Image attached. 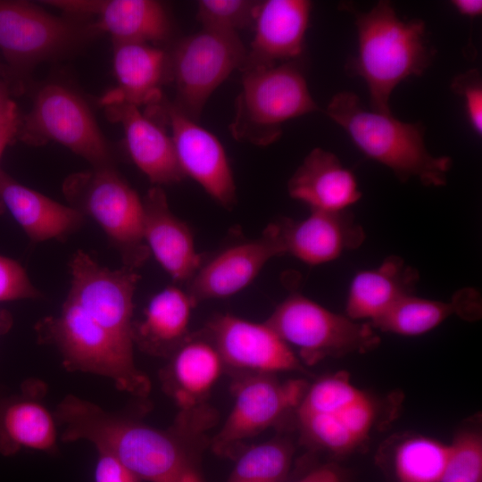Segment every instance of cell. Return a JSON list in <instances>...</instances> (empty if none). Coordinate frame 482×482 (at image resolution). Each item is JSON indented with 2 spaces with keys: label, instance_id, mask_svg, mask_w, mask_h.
Listing matches in <instances>:
<instances>
[{
  "label": "cell",
  "instance_id": "cell-1",
  "mask_svg": "<svg viewBox=\"0 0 482 482\" xmlns=\"http://www.w3.org/2000/svg\"><path fill=\"white\" fill-rule=\"evenodd\" d=\"M54 414L62 442L89 441L141 480L176 482L192 468L187 442L193 431L178 421L169 429H159L74 395H67Z\"/></svg>",
  "mask_w": 482,
  "mask_h": 482
},
{
  "label": "cell",
  "instance_id": "cell-2",
  "mask_svg": "<svg viewBox=\"0 0 482 482\" xmlns=\"http://www.w3.org/2000/svg\"><path fill=\"white\" fill-rule=\"evenodd\" d=\"M357 54L348 69L364 79L373 111L390 113L389 98L405 79L420 76L433 54L420 19L402 21L388 1L355 13Z\"/></svg>",
  "mask_w": 482,
  "mask_h": 482
},
{
  "label": "cell",
  "instance_id": "cell-3",
  "mask_svg": "<svg viewBox=\"0 0 482 482\" xmlns=\"http://www.w3.org/2000/svg\"><path fill=\"white\" fill-rule=\"evenodd\" d=\"M326 112L359 150L389 168L402 182L416 178L427 187L445 185L452 160L427 150L420 123L401 121L392 112L367 110L359 96L349 91L336 94Z\"/></svg>",
  "mask_w": 482,
  "mask_h": 482
},
{
  "label": "cell",
  "instance_id": "cell-4",
  "mask_svg": "<svg viewBox=\"0 0 482 482\" xmlns=\"http://www.w3.org/2000/svg\"><path fill=\"white\" fill-rule=\"evenodd\" d=\"M35 329L41 343L54 345L69 371L110 378L117 389L145 398L151 382L134 361V345L113 335L79 304L66 298L60 312L40 320Z\"/></svg>",
  "mask_w": 482,
  "mask_h": 482
},
{
  "label": "cell",
  "instance_id": "cell-5",
  "mask_svg": "<svg viewBox=\"0 0 482 482\" xmlns=\"http://www.w3.org/2000/svg\"><path fill=\"white\" fill-rule=\"evenodd\" d=\"M294 414L306 444L345 454L368 440L378 420L379 405L340 371L308 385Z\"/></svg>",
  "mask_w": 482,
  "mask_h": 482
},
{
  "label": "cell",
  "instance_id": "cell-6",
  "mask_svg": "<svg viewBox=\"0 0 482 482\" xmlns=\"http://www.w3.org/2000/svg\"><path fill=\"white\" fill-rule=\"evenodd\" d=\"M241 71V90L229 125L237 140L267 146L279 138L284 122L319 110L295 61Z\"/></svg>",
  "mask_w": 482,
  "mask_h": 482
},
{
  "label": "cell",
  "instance_id": "cell-7",
  "mask_svg": "<svg viewBox=\"0 0 482 482\" xmlns=\"http://www.w3.org/2000/svg\"><path fill=\"white\" fill-rule=\"evenodd\" d=\"M62 192L70 206L95 220L120 255L137 270L150 253L143 237V202L114 167L93 168L66 178Z\"/></svg>",
  "mask_w": 482,
  "mask_h": 482
},
{
  "label": "cell",
  "instance_id": "cell-8",
  "mask_svg": "<svg viewBox=\"0 0 482 482\" xmlns=\"http://www.w3.org/2000/svg\"><path fill=\"white\" fill-rule=\"evenodd\" d=\"M96 32L92 23L54 16L29 2L0 0L4 82L12 93H19L35 65L72 50Z\"/></svg>",
  "mask_w": 482,
  "mask_h": 482
},
{
  "label": "cell",
  "instance_id": "cell-9",
  "mask_svg": "<svg viewBox=\"0 0 482 482\" xmlns=\"http://www.w3.org/2000/svg\"><path fill=\"white\" fill-rule=\"evenodd\" d=\"M265 322L307 365L328 357L364 353L380 342L370 322L333 312L301 294L287 296Z\"/></svg>",
  "mask_w": 482,
  "mask_h": 482
},
{
  "label": "cell",
  "instance_id": "cell-10",
  "mask_svg": "<svg viewBox=\"0 0 482 482\" xmlns=\"http://www.w3.org/2000/svg\"><path fill=\"white\" fill-rule=\"evenodd\" d=\"M18 137L32 145L54 141L93 168L113 167L110 147L87 103L60 84H47L36 94L30 111L21 118Z\"/></svg>",
  "mask_w": 482,
  "mask_h": 482
},
{
  "label": "cell",
  "instance_id": "cell-11",
  "mask_svg": "<svg viewBox=\"0 0 482 482\" xmlns=\"http://www.w3.org/2000/svg\"><path fill=\"white\" fill-rule=\"evenodd\" d=\"M247 51L237 33L208 29L181 39L169 58L177 96L172 104L198 121L213 91L245 64Z\"/></svg>",
  "mask_w": 482,
  "mask_h": 482
},
{
  "label": "cell",
  "instance_id": "cell-12",
  "mask_svg": "<svg viewBox=\"0 0 482 482\" xmlns=\"http://www.w3.org/2000/svg\"><path fill=\"white\" fill-rule=\"evenodd\" d=\"M307 386L303 379L279 380L273 374L245 373L232 385L234 403L212 440L213 449L227 454L240 442L294 413Z\"/></svg>",
  "mask_w": 482,
  "mask_h": 482
},
{
  "label": "cell",
  "instance_id": "cell-13",
  "mask_svg": "<svg viewBox=\"0 0 482 482\" xmlns=\"http://www.w3.org/2000/svg\"><path fill=\"white\" fill-rule=\"evenodd\" d=\"M71 288L67 297L122 340L133 342L134 295L139 279L137 270L122 266L110 270L84 251L70 262Z\"/></svg>",
  "mask_w": 482,
  "mask_h": 482
},
{
  "label": "cell",
  "instance_id": "cell-14",
  "mask_svg": "<svg viewBox=\"0 0 482 482\" xmlns=\"http://www.w3.org/2000/svg\"><path fill=\"white\" fill-rule=\"evenodd\" d=\"M204 334L224 365L246 373L274 374L303 369L295 353L266 322L218 315L208 323Z\"/></svg>",
  "mask_w": 482,
  "mask_h": 482
},
{
  "label": "cell",
  "instance_id": "cell-15",
  "mask_svg": "<svg viewBox=\"0 0 482 482\" xmlns=\"http://www.w3.org/2000/svg\"><path fill=\"white\" fill-rule=\"evenodd\" d=\"M179 167L218 204L231 208L236 186L225 150L219 139L198 121L180 112L172 104L163 107Z\"/></svg>",
  "mask_w": 482,
  "mask_h": 482
},
{
  "label": "cell",
  "instance_id": "cell-16",
  "mask_svg": "<svg viewBox=\"0 0 482 482\" xmlns=\"http://www.w3.org/2000/svg\"><path fill=\"white\" fill-rule=\"evenodd\" d=\"M279 255L281 246L270 223L260 237L229 246L204 262L187 283V292L196 303L229 297L250 285L265 264Z\"/></svg>",
  "mask_w": 482,
  "mask_h": 482
},
{
  "label": "cell",
  "instance_id": "cell-17",
  "mask_svg": "<svg viewBox=\"0 0 482 482\" xmlns=\"http://www.w3.org/2000/svg\"><path fill=\"white\" fill-rule=\"evenodd\" d=\"M275 226L282 254L292 255L309 265H320L362 245V227L346 212L311 211L301 220L282 218Z\"/></svg>",
  "mask_w": 482,
  "mask_h": 482
},
{
  "label": "cell",
  "instance_id": "cell-18",
  "mask_svg": "<svg viewBox=\"0 0 482 482\" xmlns=\"http://www.w3.org/2000/svg\"><path fill=\"white\" fill-rule=\"evenodd\" d=\"M311 10L307 0L259 1L253 37L241 70L296 61L303 50Z\"/></svg>",
  "mask_w": 482,
  "mask_h": 482
},
{
  "label": "cell",
  "instance_id": "cell-19",
  "mask_svg": "<svg viewBox=\"0 0 482 482\" xmlns=\"http://www.w3.org/2000/svg\"><path fill=\"white\" fill-rule=\"evenodd\" d=\"M48 5L96 17L94 29L111 35L112 43L155 45L168 38L171 24L164 6L154 0H52Z\"/></svg>",
  "mask_w": 482,
  "mask_h": 482
},
{
  "label": "cell",
  "instance_id": "cell-20",
  "mask_svg": "<svg viewBox=\"0 0 482 482\" xmlns=\"http://www.w3.org/2000/svg\"><path fill=\"white\" fill-rule=\"evenodd\" d=\"M143 202V237L163 270L176 282L188 283L204 263L189 227L173 214L161 187L149 189Z\"/></svg>",
  "mask_w": 482,
  "mask_h": 482
},
{
  "label": "cell",
  "instance_id": "cell-21",
  "mask_svg": "<svg viewBox=\"0 0 482 482\" xmlns=\"http://www.w3.org/2000/svg\"><path fill=\"white\" fill-rule=\"evenodd\" d=\"M44 383L29 379L18 395L0 397V453L9 456L21 449L54 452L57 423L45 405Z\"/></svg>",
  "mask_w": 482,
  "mask_h": 482
},
{
  "label": "cell",
  "instance_id": "cell-22",
  "mask_svg": "<svg viewBox=\"0 0 482 482\" xmlns=\"http://www.w3.org/2000/svg\"><path fill=\"white\" fill-rule=\"evenodd\" d=\"M105 111L111 120L121 125L132 161L151 183L160 187L185 178L170 136L139 107L120 103L105 106Z\"/></svg>",
  "mask_w": 482,
  "mask_h": 482
},
{
  "label": "cell",
  "instance_id": "cell-23",
  "mask_svg": "<svg viewBox=\"0 0 482 482\" xmlns=\"http://www.w3.org/2000/svg\"><path fill=\"white\" fill-rule=\"evenodd\" d=\"M287 191L311 211H345L362 197L354 174L336 154L320 147L312 150L291 176Z\"/></svg>",
  "mask_w": 482,
  "mask_h": 482
},
{
  "label": "cell",
  "instance_id": "cell-24",
  "mask_svg": "<svg viewBox=\"0 0 482 482\" xmlns=\"http://www.w3.org/2000/svg\"><path fill=\"white\" fill-rule=\"evenodd\" d=\"M113 70L117 86L100 99L102 105L139 107L161 102V85L169 70L163 50L146 43H113Z\"/></svg>",
  "mask_w": 482,
  "mask_h": 482
},
{
  "label": "cell",
  "instance_id": "cell-25",
  "mask_svg": "<svg viewBox=\"0 0 482 482\" xmlns=\"http://www.w3.org/2000/svg\"><path fill=\"white\" fill-rule=\"evenodd\" d=\"M8 211L33 242L63 239L75 232L85 216L21 185L0 170V212Z\"/></svg>",
  "mask_w": 482,
  "mask_h": 482
},
{
  "label": "cell",
  "instance_id": "cell-26",
  "mask_svg": "<svg viewBox=\"0 0 482 482\" xmlns=\"http://www.w3.org/2000/svg\"><path fill=\"white\" fill-rule=\"evenodd\" d=\"M168 358L162 371L165 390L182 411L199 407L225 366L217 349L204 333L189 335Z\"/></svg>",
  "mask_w": 482,
  "mask_h": 482
},
{
  "label": "cell",
  "instance_id": "cell-27",
  "mask_svg": "<svg viewBox=\"0 0 482 482\" xmlns=\"http://www.w3.org/2000/svg\"><path fill=\"white\" fill-rule=\"evenodd\" d=\"M419 279L418 270L401 257H386L378 267L359 271L353 277L346 299V316L372 322L401 299L414 295Z\"/></svg>",
  "mask_w": 482,
  "mask_h": 482
},
{
  "label": "cell",
  "instance_id": "cell-28",
  "mask_svg": "<svg viewBox=\"0 0 482 482\" xmlns=\"http://www.w3.org/2000/svg\"><path fill=\"white\" fill-rule=\"evenodd\" d=\"M196 304L187 290L163 288L151 298L143 319L133 323L134 345L149 354L169 357L188 337Z\"/></svg>",
  "mask_w": 482,
  "mask_h": 482
},
{
  "label": "cell",
  "instance_id": "cell-29",
  "mask_svg": "<svg viewBox=\"0 0 482 482\" xmlns=\"http://www.w3.org/2000/svg\"><path fill=\"white\" fill-rule=\"evenodd\" d=\"M481 313L478 291L466 287L456 291L450 301L405 296L378 319L370 322L374 328L401 336H419L439 326L456 314L465 320H477Z\"/></svg>",
  "mask_w": 482,
  "mask_h": 482
},
{
  "label": "cell",
  "instance_id": "cell-30",
  "mask_svg": "<svg viewBox=\"0 0 482 482\" xmlns=\"http://www.w3.org/2000/svg\"><path fill=\"white\" fill-rule=\"evenodd\" d=\"M450 445L426 436L402 441L394 453L399 482H439L448 459Z\"/></svg>",
  "mask_w": 482,
  "mask_h": 482
},
{
  "label": "cell",
  "instance_id": "cell-31",
  "mask_svg": "<svg viewBox=\"0 0 482 482\" xmlns=\"http://www.w3.org/2000/svg\"><path fill=\"white\" fill-rule=\"evenodd\" d=\"M293 452L292 445L283 439L252 445L239 455L227 482H285Z\"/></svg>",
  "mask_w": 482,
  "mask_h": 482
},
{
  "label": "cell",
  "instance_id": "cell-32",
  "mask_svg": "<svg viewBox=\"0 0 482 482\" xmlns=\"http://www.w3.org/2000/svg\"><path fill=\"white\" fill-rule=\"evenodd\" d=\"M439 482H482V437L475 430L456 436Z\"/></svg>",
  "mask_w": 482,
  "mask_h": 482
},
{
  "label": "cell",
  "instance_id": "cell-33",
  "mask_svg": "<svg viewBox=\"0 0 482 482\" xmlns=\"http://www.w3.org/2000/svg\"><path fill=\"white\" fill-rule=\"evenodd\" d=\"M259 1L251 0H200L197 19L203 29L234 32L253 25Z\"/></svg>",
  "mask_w": 482,
  "mask_h": 482
},
{
  "label": "cell",
  "instance_id": "cell-34",
  "mask_svg": "<svg viewBox=\"0 0 482 482\" xmlns=\"http://www.w3.org/2000/svg\"><path fill=\"white\" fill-rule=\"evenodd\" d=\"M452 90L463 99L466 115L473 130L482 133V80L477 69L469 70L454 77Z\"/></svg>",
  "mask_w": 482,
  "mask_h": 482
},
{
  "label": "cell",
  "instance_id": "cell-35",
  "mask_svg": "<svg viewBox=\"0 0 482 482\" xmlns=\"http://www.w3.org/2000/svg\"><path fill=\"white\" fill-rule=\"evenodd\" d=\"M40 296L24 268L16 261L0 255V303Z\"/></svg>",
  "mask_w": 482,
  "mask_h": 482
},
{
  "label": "cell",
  "instance_id": "cell-36",
  "mask_svg": "<svg viewBox=\"0 0 482 482\" xmlns=\"http://www.w3.org/2000/svg\"><path fill=\"white\" fill-rule=\"evenodd\" d=\"M140 478L114 456L98 452L95 482H140Z\"/></svg>",
  "mask_w": 482,
  "mask_h": 482
},
{
  "label": "cell",
  "instance_id": "cell-37",
  "mask_svg": "<svg viewBox=\"0 0 482 482\" xmlns=\"http://www.w3.org/2000/svg\"><path fill=\"white\" fill-rule=\"evenodd\" d=\"M21 120L16 104L0 119V158L6 146L18 137Z\"/></svg>",
  "mask_w": 482,
  "mask_h": 482
},
{
  "label": "cell",
  "instance_id": "cell-38",
  "mask_svg": "<svg viewBox=\"0 0 482 482\" xmlns=\"http://www.w3.org/2000/svg\"><path fill=\"white\" fill-rule=\"evenodd\" d=\"M297 482H344V477L336 465L327 464L312 470Z\"/></svg>",
  "mask_w": 482,
  "mask_h": 482
},
{
  "label": "cell",
  "instance_id": "cell-39",
  "mask_svg": "<svg viewBox=\"0 0 482 482\" xmlns=\"http://www.w3.org/2000/svg\"><path fill=\"white\" fill-rule=\"evenodd\" d=\"M455 10L462 15L475 17L482 12L480 0H453L451 2Z\"/></svg>",
  "mask_w": 482,
  "mask_h": 482
},
{
  "label": "cell",
  "instance_id": "cell-40",
  "mask_svg": "<svg viewBox=\"0 0 482 482\" xmlns=\"http://www.w3.org/2000/svg\"><path fill=\"white\" fill-rule=\"evenodd\" d=\"M11 90L4 81H0V119L15 104Z\"/></svg>",
  "mask_w": 482,
  "mask_h": 482
},
{
  "label": "cell",
  "instance_id": "cell-41",
  "mask_svg": "<svg viewBox=\"0 0 482 482\" xmlns=\"http://www.w3.org/2000/svg\"><path fill=\"white\" fill-rule=\"evenodd\" d=\"M12 318L9 312L0 308V335L6 333L12 327Z\"/></svg>",
  "mask_w": 482,
  "mask_h": 482
},
{
  "label": "cell",
  "instance_id": "cell-42",
  "mask_svg": "<svg viewBox=\"0 0 482 482\" xmlns=\"http://www.w3.org/2000/svg\"><path fill=\"white\" fill-rule=\"evenodd\" d=\"M176 482H201L193 468L185 470Z\"/></svg>",
  "mask_w": 482,
  "mask_h": 482
}]
</instances>
